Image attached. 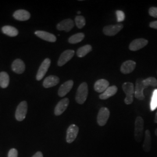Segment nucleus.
<instances>
[{"label": "nucleus", "mask_w": 157, "mask_h": 157, "mask_svg": "<svg viewBox=\"0 0 157 157\" xmlns=\"http://www.w3.org/2000/svg\"><path fill=\"white\" fill-rule=\"evenodd\" d=\"M122 89L126 94L124 103L127 105L131 104L133 102V96L135 94V86L131 82H126L122 85Z\"/></svg>", "instance_id": "obj_1"}, {"label": "nucleus", "mask_w": 157, "mask_h": 157, "mask_svg": "<svg viewBox=\"0 0 157 157\" xmlns=\"http://www.w3.org/2000/svg\"><path fill=\"white\" fill-rule=\"evenodd\" d=\"M89 94L88 86L85 82L82 83L78 86L76 95V101L79 104H83L87 100Z\"/></svg>", "instance_id": "obj_2"}, {"label": "nucleus", "mask_w": 157, "mask_h": 157, "mask_svg": "<svg viewBox=\"0 0 157 157\" xmlns=\"http://www.w3.org/2000/svg\"><path fill=\"white\" fill-rule=\"evenodd\" d=\"M144 130V120L141 117H137L135 121V140L137 142H141L143 136Z\"/></svg>", "instance_id": "obj_3"}, {"label": "nucleus", "mask_w": 157, "mask_h": 157, "mask_svg": "<svg viewBox=\"0 0 157 157\" xmlns=\"http://www.w3.org/2000/svg\"><path fill=\"white\" fill-rule=\"evenodd\" d=\"M28 112V104L26 101L21 102L17 107L15 112V118L18 121H22L26 116Z\"/></svg>", "instance_id": "obj_4"}, {"label": "nucleus", "mask_w": 157, "mask_h": 157, "mask_svg": "<svg viewBox=\"0 0 157 157\" xmlns=\"http://www.w3.org/2000/svg\"><path fill=\"white\" fill-rule=\"evenodd\" d=\"M110 112L106 107H102L99 110L97 115V124L100 126H103L107 124V121L109 118Z\"/></svg>", "instance_id": "obj_5"}, {"label": "nucleus", "mask_w": 157, "mask_h": 157, "mask_svg": "<svg viewBox=\"0 0 157 157\" xmlns=\"http://www.w3.org/2000/svg\"><path fill=\"white\" fill-rule=\"evenodd\" d=\"M143 78H139L137 79L135 88V97L139 100H144L145 96L144 95V90L145 87L143 83Z\"/></svg>", "instance_id": "obj_6"}, {"label": "nucleus", "mask_w": 157, "mask_h": 157, "mask_svg": "<svg viewBox=\"0 0 157 157\" xmlns=\"http://www.w3.org/2000/svg\"><path fill=\"white\" fill-rule=\"evenodd\" d=\"M78 126L75 124H72L69 126L67 132V141L68 143H72L73 141L75 140L77 136L78 135Z\"/></svg>", "instance_id": "obj_7"}, {"label": "nucleus", "mask_w": 157, "mask_h": 157, "mask_svg": "<svg viewBox=\"0 0 157 157\" xmlns=\"http://www.w3.org/2000/svg\"><path fill=\"white\" fill-rule=\"evenodd\" d=\"M124 28L122 24L119 23L115 25H108L103 29V33L107 36H113L118 33Z\"/></svg>", "instance_id": "obj_8"}, {"label": "nucleus", "mask_w": 157, "mask_h": 157, "mask_svg": "<svg viewBox=\"0 0 157 157\" xmlns=\"http://www.w3.org/2000/svg\"><path fill=\"white\" fill-rule=\"evenodd\" d=\"M51 60L49 58H46L40 65L38 72L36 75V79L37 80H41L45 76L48 68L50 67Z\"/></svg>", "instance_id": "obj_9"}, {"label": "nucleus", "mask_w": 157, "mask_h": 157, "mask_svg": "<svg viewBox=\"0 0 157 157\" xmlns=\"http://www.w3.org/2000/svg\"><path fill=\"white\" fill-rule=\"evenodd\" d=\"M75 51L72 50H67L63 52L58 61V65L62 67L69 61L74 56Z\"/></svg>", "instance_id": "obj_10"}, {"label": "nucleus", "mask_w": 157, "mask_h": 157, "mask_svg": "<svg viewBox=\"0 0 157 157\" xmlns=\"http://www.w3.org/2000/svg\"><path fill=\"white\" fill-rule=\"evenodd\" d=\"M148 43V40L144 39L134 40L129 45V50L133 51L139 50L147 45Z\"/></svg>", "instance_id": "obj_11"}, {"label": "nucleus", "mask_w": 157, "mask_h": 157, "mask_svg": "<svg viewBox=\"0 0 157 157\" xmlns=\"http://www.w3.org/2000/svg\"><path fill=\"white\" fill-rule=\"evenodd\" d=\"M69 104V100L67 98H65L59 101L54 109V113L56 116L61 115L67 109Z\"/></svg>", "instance_id": "obj_12"}, {"label": "nucleus", "mask_w": 157, "mask_h": 157, "mask_svg": "<svg viewBox=\"0 0 157 157\" xmlns=\"http://www.w3.org/2000/svg\"><path fill=\"white\" fill-rule=\"evenodd\" d=\"M74 27V22L71 19H65L59 23L57 26L56 28L59 30H64L67 32L71 30Z\"/></svg>", "instance_id": "obj_13"}, {"label": "nucleus", "mask_w": 157, "mask_h": 157, "mask_svg": "<svg viewBox=\"0 0 157 157\" xmlns=\"http://www.w3.org/2000/svg\"><path fill=\"white\" fill-rule=\"evenodd\" d=\"M73 86V81L72 80H68L62 84L59 90H58V95L61 97H64L67 95V93L72 89Z\"/></svg>", "instance_id": "obj_14"}, {"label": "nucleus", "mask_w": 157, "mask_h": 157, "mask_svg": "<svg viewBox=\"0 0 157 157\" xmlns=\"http://www.w3.org/2000/svg\"><path fill=\"white\" fill-rule=\"evenodd\" d=\"M136 66V63L132 61L128 60L124 62L121 67V71L124 74H129L135 70Z\"/></svg>", "instance_id": "obj_15"}, {"label": "nucleus", "mask_w": 157, "mask_h": 157, "mask_svg": "<svg viewBox=\"0 0 157 157\" xmlns=\"http://www.w3.org/2000/svg\"><path fill=\"white\" fill-rule=\"evenodd\" d=\"M109 82L105 79H100L94 84V88L97 93H103L109 87Z\"/></svg>", "instance_id": "obj_16"}, {"label": "nucleus", "mask_w": 157, "mask_h": 157, "mask_svg": "<svg viewBox=\"0 0 157 157\" xmlns=\"http://www.w3.org/2000/svg\"><path fill=\"white\" fill-rule=\"evenodd\" d=\"M35 34L40 39L44 40L53 43V42H56V37L55 36V35L47 32L38 30L35 32Z\"/></svg>", "instance_id": "obj_17"}, {"label": "nucleus", "mask_w": 157, "mask_h": 157, "mask_svg": "<svg viewBox=\"0 0 157 157\" xmlns=\"http://www.w3.org/2000/svg\"><path fill=\"white\" fill-rule=\"evenodd\" d=\"M12 69L15 73L21 74L25 70V65L21 59H17L12 64Z\"/></svg>", "instance_id": "obj_18"}, {"label": "nucleus", "mask_w": 157, "mask_h": 157, "mask_svg": "<svg viewBox=\"0 0 157 157\" xmlns=\"http://www.w3.org/2000/svg\"><path fill=\"white\" fill-rule=\"evenodd\" d=\"M59 82V78L56 76H49L44 79L43 85L45 88H50L56 86Z\"/></svg>", "instance_id": "obj_19"}, {"label": "nucleus", "mask_w": 157, "mask_h": 157, "mask_svg": "<svg viewBox=\"0 0 157 157\" xmlns=\"http://www.w3.org/2000/svg\"><path fill=\"white\" fill-rule=\"evenodd\" d=\"M117 91H118V88L116 86H109L107 90L100 95L99 97L101 100H107L109 97L115 95L117 93Z\"/></svg>", "instance_id": "obj_20"}, {"label": "nucleus", "mask_w": 157, "mask_h": 157, "mask_svg": "<svg viewBox=\"0 0 157 157\" xmlns=\"http://www.w3.org/2000/svg\"><path fill=\"white\" fill-rule=\"evenodd\" d=\"M13 17L15 19L20 21H28L30 17V14L28 11L24 10H19L15 12Z\"/></svg>", "instance_id": "obj_21"}, {"label": "nucleus", "mask_w": 157, "mask_h": 157, "mask_svg": "<svg viewBox=\"0 0 157 157\" xmlns=\"http://www.w3.org/2000/svg\"><path fill=\"white\" fill-rule=\"evenodd\" d=\"M143 149L146 152L151 151V136L149 130H146L145 132V139L143 144Z\"/></svg>", "instance_id": "obj_22"}, {"label": "nucleus", "mask_w": 157, "mask_h": 157, "mask_svg": "<svg viewBox=\"0 0 157 157\" xmlns=\"http://www.w3.org/2000/svg\"><path fill=\"white\" fill-rule=\"evenodd\" d=\"M2 31L3 33L11 37L17 36L19 33L17 29L11 26H4L2 28Z\"/></svg>", "instance_id": "obj_23"}, {"label": "nucleus", "mask_w": 157, "mask_h": 157, "mask_svg": "<svg viewBox=\"0 0 157 157\" xmlns=\"http://www.w3.org/2000/svg\"><path fill=\"white\" fill-rule=\"evenodd\" d=\"M10 83V77L6 72L0 73V86L2 88H6Z\"/></svg>", "instance_id": "obj_24"}, {"label": "nucleus", "mask_w": 157, "mask_h": 157, "mask_svg": "<svg viewBox=\"0 0 157 157\" xmlns=\"http://www.w3.org/2000/svg\"><path fill=\"white\" fill-rule=\"evenodd\" d=\"M92 51V47L91 45H84L80 48H79L77 51V56L79 58H82L86 56L87 54Z\"/></svg>", "instance_id": "obj_25"}, {"label": "nucleus", "mask_w": 157, "mask_h": 157, "mask_svg": "<svg viewBox=\"0 0 157 157\" xmlns=\"http://www.w3.org/2000/svg\"><path fill=\"white\" fill-rule=\"evenodd\" d=\"M85 35L83 33H78L73 34L71 37H69L68 41L71 44H76L82 41L84 39Z\"/></svg>", "instance_id": "obj_26"}, {"label": "nucleus", "mask_w": 157, "mask_h": 157, "mask_svg": "<svg viewBox=\"0 0 157 157\" xmlns=\"http://www.w3.org/2000/svg\"><path fill=\"white\" fill-rule=\"evenodd\" d=\"M143 83L145 89L147 88L149 86L157 87V80L155 78L150 77V78H148L146 79H144L143 81Z\"/></svg>", "instance_id": "obj_27"}, {"label": "nucleus", "mask_w": 157, "mask_h": 157, "mask_svg": "<svg viewBox=\"0 0 157 157\" xmlns=\"http://www.w3.org/2000/svg\"><path fill=\"white\" fill-rule=\"evenodd\" d=\"M75 23L78 29L83 28L86 25V19L83 16L78 15L75 17Z\"/></svg>", "instance_id": "obj_28"}, {"label": "nucleus", "mask_w": 157, "mask_h": 157, "mask_svg": "<svg viewBox=\"0 0 157 157\" xmlns=\"http://www.w3.org/2000/svg\"><path fill=\"white\" fill-rule=\"evenodd\" d=\"M150 107L151 111L155 110L157 108V89L154 90L152 93Z\"/></svg>", "instance_id": "obj_29"}, {"label": "nucleus", "mask_w": 157, "mask_h": 157, "mask_svg": "<svg viewBox=\"0 0 157 157\" xmlns=\"http://www.w3.org/2000/svg\"><path fill=\"white\" fill-rule=\"evenodd\" d=\"M116 15L117 17V21H118V22H121L124 20L125 15H124V12L118 10L116 11Z\"/></svg>", "instance_id": "obj_30"}, {"label": "nucleus", "mask_w": 157, "mask_h": 157, "mask_svg": "<svg viewBox=\"0 0 157 157\" xmlns=\"http://www.w3.org/2000/svg\"><path fill=\"white\" fill-rule=\"evenodd\" d=\"M148 13L151 17L157 18V7H151L148 10Z\"/></svg>", "instance_id": "obj_31"}, {"label": "nucleus", "mask_w": 157, "mask_h": 157, "mask_svg": "<svg viewBox=\"0 0 157 157\" xmlns=\"http://www.w3.org/2000/svg\"><path fill=\"white\" fill-rule=\"evenodd\" d=\"M18 152L17 149L12 148L8 152V157H17Z\"/></svg>", "instance_id": "obj_32"}, {"label": "nucleus", "mask_w": 157, "mask_h": 157, "mask_svg": "<svg viewBox=\"0 0 157 157\" xmlns=\"http://www.w3.org/2000/svg\"><path fill=\"white\" fill-rule=\"evenodd\" d=\"M150 27L152 29H157V21H153L150 23Z\"/></svg>", "instance_id": "obj_33"}, {"label": "nucleus", "mask_w": 157, "mask_h": 157, "mask_svg": "<svg viewBox=\"0 0 157 157\" xmlns=\"http://www.w3.org/2000/svg\"><path fill=\"white\" fill-rule=\"evenodd\" d=\"M32 157H43L42 152L40 151L37 152Z\"/></svg>", "instance_id": "obj_34"}, {"label": "nucleus", "mask_w": 157, "mask_h": 157, "mask_svg": "<svg viewBox=\"0 0 157 157\" xmlns=\"http://www.w3.org/2000/svg\"><path fill=\"white\" fill-rule=\"evenodd\" d=\"M154 122H155V123H156L157 124V112L156 113V114H155V119H154Z\"/></svg>", "instance_id": "obj_35"}, {"label": "nucleus", "mask_w": 157, "mask_h": 157, "mask_svg": "<svg viewBox=\"0 0 157 157\" xmlns=\"http://www.w3.org/2000/svg\"><path fill=\"white\" fill-rule=\"evenodd\" d=\"M155 135H156L157 136V128L155 130Z\"/></svg>", "instance_id": "obj_36"}, {"label": "nucleus", "mask_w": 157, "mask_h": 157, "mask_svg": "<svg viewBox=\"0 0 157 157\" xmlns=\"http://www.w3.org/2000/svg\"><path fill=\"white\" fill-rule=\"evenodd\" d=\"M80 13H81V12L78 11V14H80Z\"/></svg>", "instance_id": "obj_37"}]
</instances>
